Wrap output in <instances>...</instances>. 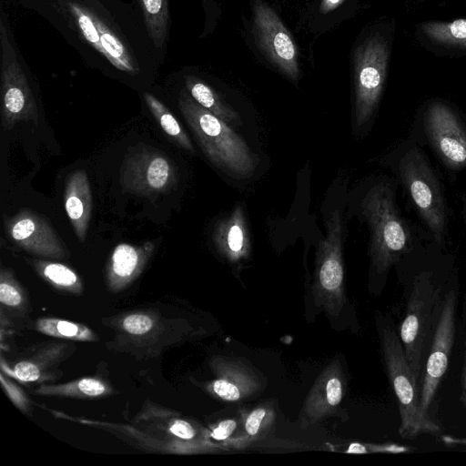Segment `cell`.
<instances>
[{"instance_id":"6da1fadb","label":"cell","mask_w":466,"mask_h":466,"mask_svg":"<svg viewBox=\"0 0 466 466\" xmlns=\"http://www.w3.org/2000/svg\"><path fill=\"white\" fill-rule=\"evenodd\" d=\"M46 18L78 52L102 71L139 78L165 57L156 49L134 2L122 0H22Z\"/></svg>"},{"instance_id":"7a4b0ae2","label":"cell","mask_w":466,"mask_h":466,"mask_svg":"<svg viewBox=\"0 0 466 466\" xmlns=\"http://www.w3.org/2000/svg\"><path fill=\"white\" fill-rule=\"evenodd\" d=\"M398 186L394 177H376L360 201V213L370 231V274L382 286L393 266L431 240L420 223L402 215L397 203Z\"/></svg>"},{"instance_id":"3957f363","label":"cell","mask_w":466,"mask_h":466,"mask_svg":"<svg viewBox=\"0 0 466 466\" xmlns=\"http://www.w3.org/2000/svg\"><path fill=\"white\" fill-rule=\"evenodd\" d=\"M383 163L402 187L407 208L431 240L447 249L451 209L443 178L424 147L407 135L383 157Z\"/></svg>"},{"instance_id":"277c9868","label":"cell","mask_w":466,"mask_h":466,"mask_svg":"<svg viewBox=\"0 0 466 466\" xmlns=\"http://www.w3.org/2000/svg\"><path fill=\"white\" fill-rule=\"evenodd\" d=\"M178 107L202 151L215 166L237 178L253 175L258 157L228 124L198 104L185 87L179 92Z\"/></svg>"},{"instance_id":"5b68a950","label":"cell","mask_w":466,"mask_h":466,"mask_svg":"<svg viewBox=\"0 0 466 466\" xmlns=\"http://www.w3.org/2000/svg\"><path fill=\"white\" fill-rule=\"evenodd\" d=\"M376 327L382 363L398 401L399 434L403 439L413 440L422 433H440L439 424L420 414L417 380L411 371L393 320L389 315L377 314Z\"/></svg>"},{"instance_id":"8992f818","label":"cell","mask_w":466,"mask_h":466,"mask_svg":"<svg viewBox=\"0 0 466 466\" xmlns=\"http://www.w3.org/2000/svg\"><path fill=\"white\" fill-rule=\"evenodd\" d=\"M408 135L431 149L451 181L466 169V116L450 102L441 98L424 102Z\"/></svg>"},{"instance_id":"52a82bcc","label":"cell","mask_w":466,"mask_h":466,"mask_svg":"<svg viewBox=\"0 0 466 466\" xmlns=\"http://www.w3.org/2000/svg\"><path fill=\"white\" fill-rule=\"evenodd\" d=\"M327 235L316 251L312 294L317 306L332 318L346 303L345 268L342 248L345 227L341 212L333 210L326 223Z\"/></svg>"},{"instance_id":"ba28073f","label":"cell","mask_w":466,"mask_h":466,"mask_svg":"<svg viewBox=\"0 0 466 466\" xmlns=\"http://www.w3.org/2000/svg\"><path fill=\"white\" fill-rule=\"evenodd\" d=\"M0 47L2 125L5 129H11L19 121L37 125L36 101L4 10L0 17Z\"/></svg>"},{"instance_id":"9c48e42d","label":"cell","mask_w":466,"mask_h":466,"mask_svg":"<svg viewBox=\"0 0 466 466\" xmlns=\"http://www.w3.org/2000/svg\"><path fill=\"white\" fill-rule=\"evenodd\" d=\"M390 57L388 41L379 33L367 37L354 55V125L363 129L379 108Z\"/></svg>"},{"instance_id":"30bf717a","label":"cell","mask_w":466,"mask_h":466,"mask_svg":"<svg viewBox=\"0 0 466 466\" xmlns=\"http://www.w3.org/2000/svg\"><path fill=\"white\" fill-rule=\"evenodd\" d=\"M457 284L458 268H455L441 298L420 390V410L427 420H434L430 410L446 374L454 344Z\"/></svg>"},{"instance_id":"8fae6325","label":"cell","mask_w":466,"mask_h":466,"mask_svg":"<svg viewBox=\"0 0 466 466\" xmlns=\"http://www.w3.org/2000/svg\"><path fill=\"white\" fill-rule=\"evenodd\" d=\"M173 161L160 150L137 146L129 150L119 170V183L125 192L155 198L170 191L177 183Z\"/></svg>"},{"instance_id":"7c38bea8","label":"cell","mask_w":466,"mask_h":466,"mask_svg":"<svg viewBox=\"0 0 466 466\" xmlns=\"http://www.w3.org/2000/svg\"><path fill=\"white\" fill-rule=\"evenodd\" d=\"M253 34L267 58L287 77L296 81L299 68L295 42L275 11L258 0L254 5Z\"/></svg>"},{"instance_id":"4fadbf2b","label":"cell","mask_w":466,"mask_h":466,"mask_svg":"<svg viewBox=\"0 0 466 466\" xmlns=\"http://www.w3.org/2000/svg\"><path fill=\"white\" fill-rule=\"evenodd\" d=\"M214 380L208 391L226 402H240L259 395L266 387V379L245 359L218 356L211 361Z\"/></svg>"},{"instance_id":"5bb4252c","label":"cell","mask_w":466,"mask_h":466,"mask_svg":"<svg viewBox=\"0 0 466 466\" xmlns=\"http://www.w3.org/2000/svg\"><path fill=\"white\" fill-rule=\"evenodd\" d=\"M346 378L339 360L328 364L316 378L299 415L305 430L337 414L346 390Z\"/></svg>"},{"instance_id":"9a60e30c","label":"cell","mask_w":466,"mask_h":466,"mask_svg":"<svg viewBox=\"0 0 466 466\" xmlns=\"http://www.w3.org/2000/svg\"><path fill=\"white\" fill-rule=\"evenodd\" d=\"M8 238L29 253L54 258L66 257L61 239L41 215L22 209L5 222Z\"/></svg>"},{"instance_id":"2e32d148","label":"cell","mask_w":466,"mask_h":466,"mask_svg":"<svg viewBox=\"0 0 466 466\" xmlns=\"http://www.w3.org/2000/svg\"><path fill=\"white\" fill-rule=\"evenodd\" d=\"M212 240L218 252L230 263L238 264L251 257L250 232L241 206H236L229 216L217 222Z\"/></svg>"},{"instance_id":"e0dca14e","label":"cell","mask_w":466,"mask_h":466,"mask_svg":"<svg viewBox=\"0 0 466 466\" xmlns=\"http://www.w3.org/2000/svg\"><path fill=\"white\" fill-rule=\"evenodd\" d=\"M65 208L78 240L84 242L92 211L90 185L84 169L72 172L66 179Z\"/></svg>"},{"instance_id":"ac0fdd59","label":"cell","mask_w":466,"mask_h":466,"mask_svg":"<svg viewBox=\"0 0 466 466\" xmlns=\"http://www.w3.org/2000/svg\"><path fill=\"white\" fill-rule=\"evenodd\" d=\"M155 244L151 241L141 246L127 243L117 245L110 257L108 280L114 287H123L134 279L142 270L153 253Z\"/></svg>"},{"instance_id":"d6986e66","label":"cell","mask_w":466,"mask_h":466,"mask_svg":"<svg viewBox=\"0 0 466 466\" xmlns=\"http://www.w3.org/2000/svg\"><path fill=\"white\" fill-rule=\"evenodd\" d=\"M138 7L150 39L156 49L166 58L169 41V0H134Z\"/></svg>"},{"instance_id":"ffe728a7","label":"cell","mask_w":466,"mask_h":466,"mask_svg":"<svg viewBox=\"0 0 466 466\" xmlns=\"http://www.w3.org/2000/svg\"><path fill=\"white\" fill-rule=\"evenodd\" d=\"M185 88L192 98L229 126H239L242 120L238 113L206 82L193 75L184 76Z\"/></svg>"},{"instance_id":"44dd1931","label":"cell","mask_w":466,"mask_h":466,"mask_svg":"<svg viewBox=\"0 0 466 466\" xmlns=\"http://www.w3.org/2000/svg\"><path fill=\"white\" fill-rule=\"evenodd\" d=\"M420 31L435 44L466 49V19L430 21L420 25Z\"/></svg>"},{"instance_id":"7402d4cb","label":"cell","mask_w":466,"mask_h":466,"mask_svg":"<svg viewBox=\"0 0 466 466\" xmlns=\"http://www.w3.org/2000/svg\"><path fill=\"white\" fill-rule=\"evenodd\" d=\"M143 98L164 132L184 149L194 152L190 138L169 109L153 94L143 93Z\"/></svg>"},{"instance_id":"603a6c76","label":"cell","mask_w":466,"mask_h":466,"mask_svg":"<svg viewBox=\"0 0 466 466\" xmlns=\"http://www.w3.org/2000/svg\"><path fill=\"white\" fill-rule=\"evenodd\" d=\"M240 417L245 438L248 443H252L269 432L275 422L276 412L270 402H265L243 412Z\"/></svg>"},{"instance_id":"cb8c5ba5","label":"cell","mask_w":466,"mask_h":466,"mask_svg":"<svg viewBox=\"0 0 466 466\" xmlns=\"http://www.w3.org/2000/svg\"><path fill=\"white\" fill-rule=\"evenodd\" d=\"M36 329L49 336L76 340H93L94 333L86 326L65 319L45 318L36 323Z\"/></svg>"},{"instance_id":"d4e9b609","label":"cell","mask_w":466,"mask_h":466,"mask_svg":"<svg viewBox=\"0 0 466 466\" xmlns=\"http://www.w3.org/2000/svg\"><path fill=\"white\" fill-rule=\"evenodd\" d=\"M106 391V385L93 378H85L64 385L43 386L37 390L39 394L46 395H85L89 397L100 396Z\"/></svg>"},{"instance_id":"484cf974","label":"cell","mask_w":466,"mask_h":466,"mask_svg":"<svg viewBox=\"0 0 466 466\" xmlns=\"http://www.w3.org/2000/svg\"><path fill=\"white\" fill-rule=\"evenodd\" d=\"M40 274L53 284L65 289H78L80 280L74 270L56 262L36 261Z\"/></svg>"},{"instance_id":"4316f807","label":"cell","mask_w":466,"mask_h":466,"mask_svg":"<svg viewBox=\"0 0 466 466\" xmlns=\"http://www.w3.org/2000/svg\"><path fill=\"white\" fill-rule=\"evenodd\" d=\"M241 417L239 419H226L218 422L209 432V438L219 442L227 449L244 448L247 442L243 438L234 435L235 432L242 431Z\"/></svg>"},{"instance_id":"83f0119b","label":"cell","mask_w":466,"mask_h":466,"mask_svg":"<svg viewBox=\"0 0 466 466\" xmlns=\"http://www.w3.org/2000/svg\"><path fill=\"white\" fill-rule=\"evenodd\" d=\"M0 301L4 305L15 307L22 302V296L7 271H2L0 283Z\"/></svg>"},{"instance_id":"f1b7e54d","label":"cell","mask_w":466,"mask_h":466,"mask_svg":"<svg viewBox=\"0 0 466 466\" xmlns=\"http://www.w3.org/2000/svg\"><path fill=\"white\" fill-rule=\"evenodd\" d=\"M124 329L133 335L147 333L154 325L153 319L147 314H131L122 322Z\"/></svg>"},{"instance_id":"f546056e","label":"cell","mask_w":466,"mask_h":466,"mask_svg":"<svg viewBox=\"0 0 466 466\" xmlns=\"http://www.w3.org/2000/svg\"><path fill=\"white\" fill-rule=\"evenodd\" d=\"M13 374L24 381H35L40 378L38 367L28 361H22L15 366Z\"/></svg>"},{"instance_id":"4dcf8cb0","label":"cell","mask_w":466,"mask_h":466,"mask_svg":"<svg viewBox=\"0 0 466 466\" xmlns=\"http://www.w3.org/2000/svg\"><path fill=\"white\" fill-rule=\"evenodd\" d=\"M169 431L174 436L185 441L192 440L197 435V431L192 424L183 420L173 421L169 427Z\"/></svg>"},{"instance_id":"1f68e13d","label":"cell","mask_w":466,"mask_h":466,"mask_svg":"<svg viewBox=\"0 0 466 466\" xmlns=\"http://www.w3.org/2000/svg\"><path fill=\"white\" fill-rule=\"evenodd\" d=\"M1 382L13 402L20 409L25 408L26 399L23 392L12 382L5 380L4 376H1Z\"/></svg>"},{"instance_id":"d6a6232c","label":"cell","mask_w":466,"mask_h":466,"mask_svg":"<svg viewBox=\"0 0 466 466\" xmlns=\"http://www.w3.org/2000/svg\"><path fill=\"white\" fill-rule=\"evenodd\" d=\"M461 392L460 395V400L462 403V405L466 408V339L464 342V356H463V363H462V370H461Z\"/></svg>"},{"instance_id":"836d02e7","label":"cell","mask_w":466,"mask_h":466,"mask_svg":"<svg viewBox=\"0 0 466 466\" xmlns=\"http://www.w3.org/2000/svg\"><path fill=\"white\" fill-rule=\"evenodd\" d=\"M441 441L447 447L466 446V437H455L451 435H443Z\"/></svg>"},{"instance_id":"e575fe53","label":"cell","mask_w":466,"mask_h":466,"mask_svg":"<svg viewBox=\"0 0 466 466\" xmlns=\"http://www.w3.org/2000/svg\"><path fill=\"white\" fill-rule=\"evenodd\" d=\"M344 0H322L320 4L321 13H328L337 8Z\"/></svg>"},{"instance_id":"d590c367","label":"cell","mask_w":466,"mask_h":466,"mask_svg":"<svg viewBox=\"0 0 466 466\" xmlns=\"http://www.w3.org/2000/svg\"><path fill=\"white\" fill-rule=\"evenodd\" d=\"M461 216L463 219L464 226L466 228V192H463L461 195Z\"/></svg>"},{"instance_id":"8d00e7d4","label":"cell","mask_w":466,"mask_h":466,"mask_svg":"<svg viewBox=\"0 0 466 466\" xmlns=\"http://www.w3.org/2000/svg\"><path fill=\"white\" fill-rule=\"evenodd\" d=\"M16 1H17V2H20V1H22V0H16Z\"/></svg>"}]
</instances>
